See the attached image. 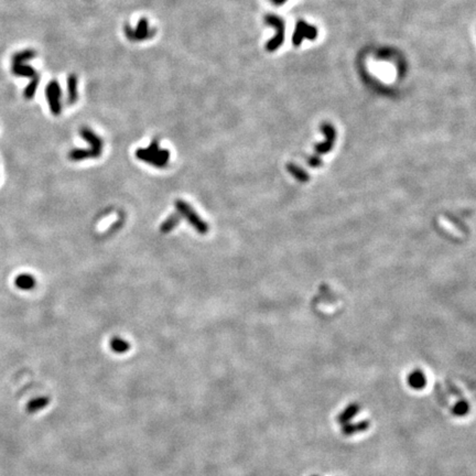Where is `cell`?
I'll return each instance as SVG.
<instances>
[{"label": "cell", "instance_id": "16", "mask_svg": "<svg viewBox=\"0 0 476 476\" xmlns=\"http://www.w3.org/2000/svg\"><path fill=\"white\" fill-rule=\"evenodd\" d=\"M37 57V52L31 49L22 50L19 52L12 55V64H18V63H27L30 60L35 59Z\"/></svg>", "mask_w": 476, "mask_h": 476}, {"label": "cell", "instance_id": "25", "mask_svg": "<svg viewBox=\"0 0 476 476\" xmlns=\"http://www.w3.org/2000/svg\"><path fill=\"white\" fill-rule=\"evenodd\" d=\"M312 476H317V475H312Z\"/></svg>", "mask_w": 476, "mask_h": 476}, {"label": "cell", "instance_id": "12", "mask_svg": "<svg viewBox=\"0 0 476 476\" xmlns=\"http://www.w3.org/2000/svg\"><path fill=\"white\" fill-rule=\"evenodd\" d=\"M11 72L16 76H20V78H28V79H33L35 76L38 75L37 71L35 70V67H32L31 65L27 64V63H18V64H12Z\"/></svg>", "mask_w": 476, "mask_h": 476}, {"label": "cell", "instance_id": "6", "mask_svg": "<svg viewBox=\"0 0 476 476\" xmlns=\"http://www.w3.org/2000/svg\"><path fill=\"white\" fill-rule=\"evenodd\" d=\"M45 96L48 104L50 106V110L54 116H59L62 112V104H61V97L62 91L61 86L58 80H51L45 88Z\"/></svg>", "mask_w": 476, "mask_h": 476}, {"label": "cell", "instance_id": "22", "mask_svg": "<svg viewBox=\"0 0 476 476\" xmlns=\"http://www.w3.org/2000/svg\"><path fill=\"white\" fill-rule=\"evenodd\" d=\"M445 384H446V387H448V389H449L450 394H452L453 396H456V398H458V399H464V396H463V394H462L461 390L458 389L457 387H456V385H454L451 380L446 379Z\"/></svg>", "mask_w": 476, "mask_h": 476}, {"label": "cell", "instance_id": "7", "mask_svg": "<svg viewBox=\"0 0 476 476\" xmlns=\"http://www.w3.org/2000/svg\"><path fill=\"white\" fill-rule=\"evenodd\" d=\"M317 37V29L314 27V25L309 24L305 22V21L301 20L297 23L295 35H293L292 38V42L296 46H299L301 43H302V41L304 39L314 40Z\"/></svg>", "mask_w": 476, "mask_h": 476}, {"label": "cell", "instance_id": "24", "mask_svg": "<svg viewBox=\"0 0 476 476\" xmlns=\"http://www.w3.org/2000/svg\"><path fill=\"white\" fill-rule=\"evenodd\" d=\"M271 1H273L275 3V5H278L279 6V5H283V3L286 2L287 0H271Z\"/></svg>", "mask_w": 476, "mask_h": 476}, {"label": "cell", "instance_id": "10", "mask_svg": "<svg viewBox=\"0 0 476 476\" xmlns=\"http://www.w3.org/2000/svg\"><path fill=\"white\" fill-rule=\"evenodd\" d=\"M360 410V406L357 402H352L344 409L337 416V422L343 426V424L348 423L352 419H354L356 415Z\"/></svg>", "mask_w": 476, "mask_h": 476}, {"label": "cell", "instance_id": "3", "mask_svg": "<svg viewBox=\"0 0 476 476\" xmlns=\"http://www.w3.org/2000/svg\"><path fill=\"white\" fill-rule=\"evenodd\" d=\"M174 206L177 208V213L180 214L182 218H186L190 225L195 228L198 234H206L208 232V225L204 222V220L199 218L197 214L192 207H191L188 203L182 201V199H178V201L174 202Z\"/></svg>", "mask_w": 476, "mask_h": 476}, {"label": "cell", "instance_id": "13", "mask_svg": "<svg viewBox=\"0 0 476 476\" xmlns=\"http://www.w3.org/2000/svg\"><path fill=\"white\" fill-rule=\"evenodd\" d=\"M15 284L20 290H32L36 287L37 281L33 276L29 274H21L15 279Z\"/></svg>", "mask_w": 476, "mask_h": 476}, {"label": "cell", "instance_id": "2", "mask_svg": "<svg viewBox=\"0 0 476 476\" xmlns=\"http://www.w3.org/2000/svg\"><path fill=\"white\" fill-rule=\"evenodd\" d=\"M321 129L323 131V134H324V136H325L324 142L317 144L316 146V154H314V156L311 157V159L308 161V163L313 168L318 167V165L321 164L320 155L327 154V152H329L331 149H332V147L334 146L335 138H337V131H335V129L333 128L332 125L323 124L321 127Z\"/></svg>", "mask_w": 476, "mask_h": 476}, {"label": "cell", "instance_id": "4", "mask_svg": "<svg viewBox=\"0 0 476 476\" xmlns=\"http://www.w3.org/2000/svg\"><path fill=\"white\" fill-rule=\"evenodd\" d=\"M124 30H125V35L127 37V39L133 42L148 40L154 37L156 33V30L150 28V25H149V22L146 18L140 19L138 24L136 25V28H133L129 24H126Z\"/></svg>", "mask_w": 476, "mask_h": 476}, {"label": "cell", "instance_id": "19", "mask_svg": "<svg viewBox=\"0 0 476 476\" xmlns=\"http://www.w3.org/2000/svg\"><path fill=\"white\" fill-rule=\"evenodd\" d=\"M39 83H40V76L39 75H37L33 79H30L29 84L27 85V86H25L24 92H23V95H24L25 99H33V96H35L36 93H37L38 86H39Z\"/></svg>", "mask_w": 476, "mask_h": 476}, {"label": "cell", "instance_id": "1", "mask_svg": "<svg viewBox=\"0 0 476 476\" xmlns=\"http://www.w3.org/2000/svg\"><path fill=\"white\" fill-rule=\"evenodd\" d=\"M136 157L156 168H164L169 163L170 152L160 147L158 139H154L147 148H139L136 151Z\"/></svg>", "mask_w": 476, "mask_h": 476}, {"label": "cell", "instance_id": "8", "mask_svg": "<svg viewBox=\"0 0 476 476\" xmlns=\"http://www.w3.org/2000/svg\"><path fill=\"white\" fill-rule=\"evenodd\" d=\"M79 135L82 136L84 140L89 144V151L92 152L93 158H99L103 151V140L99 135H96L94 131L88 127H83L79 130Z\"/></svg>", "mask_w": 476, "mask_h": 476}, {"label": "cell", "instance_id": "11", "mask_svg": "<svg viewBox=\"0 0 476 476\" xmlns=\"http://www.w3.org/2000/svg\"><path fill=\"white\" fill-rule=\"evenodd\" d=\"M408 384L414 389H423L427 385V377L420 369H416L408 376Z\"/></svg>", "mask_w": 476, "mask_h": 476}, {"label": "cell", "instance_id": "18", "mask_svg": "<svg viewBox=\"0 0 476 476\" xmlns=\"http://www.w3.org/2000/svg\"><path fill=\"white\" fill-rule=\"evenodd\" d=\"M180 219H181L180 214L178 213L172 214L171 216H169V218L164 220L162 225H161L160 231L162 232L163 234H168L170 232H172L173 229L178 226V223H180Z\"/></svg>", "mask_w": 476, "mask_h": 476}, {"label": "cell", "instance_id": "14", "mask_svg": "<svg viewBox=\"0 0 476 476\" xmlns=\"http://www.w3.org/2000/svg\"><path fill=\"white\" fill-rule=\"evenodd\" d=\"M78 99V78H76L75 74H71L67 78V103L74 104Z\"/></svg>", "mask_w": 476, "mask_h": 476}, {"label": "cell", "instance_id": "17", "mask_svg": "<svg viewBox=\"0 0 476 476\" xmlns=\"http://www.w3.org/2000/svg\"><path fill=\"white\" fill-rule=\"evenodd\" d=\"M110 348L114 353L116 354H125V353L128 352L130 350V344L126 341L124 338L120 337H114L112 341H110Z\"/></svg>", "mask_w": 476, "mask_h": 476}, {"label": "cell", "instance_id": "15", "mask_svg": "<svg viewBox=\"0 0 476 476\" xmlns=\"http://www.w3.org/2000/svg\"><path fill=\"white\" fill-rule=\"evenodd\" d=\"M49 402H50V399L48 397H39V398L32 399V400L27 405V411L29 414H35V412L40 411L48 407Z\"/></svg>", "mask_w": 476, "mask_h": 476}, {"label": "cell", "instance_id": "23", "mask_svg": "<svg viewBox=\"0 0 476 476\" xmlns=\"http://www.w3.org/2000/svg\"><path fill=\"white\" fill-rule=\"evenodd\" d=\"M436 396L437 398H439V400L441 403H443V405L445 407H449V402H448V399L445 398V395L443 393V390H442V388L440 387L439 384H436Z\"/></svg>", "mask_w": 476, "mask_h": 476}, {"label": "cell", "instance_id": "21", "mask_svg": "<svg viewBox=\"0 0 476 476\" xmlns=\"http://www.w3.org/2000/svg\"><path fill=\"white\" fill-rule=\"evenodd\" d=\"M469 411H470V405L465 399H460V400L456 403V406L452 408V412L457 416H465Z\"/></svg>", "mask_w": 476, "mask_h": 476}, {"label": "cell", "instance_id": "9", "mask_svg": "<svg viewBox=\"0 0 476 476\" xmlns=\"http://www.w3.org/2000/svg\"><path fill=\"white\" fill-rule=\"evenodd\" d=\"M371 428V422L368 420H362L358 422H348L342 426V433L344 436H354L357 433H362L367 431Z\"/></svg>", "mask_w": 476, "mask_h": 476}, {"label": "cell", "instance_id": "5", "mask_svg": "<svg viewBox=\"0 0 476 476\" xmlns=\"http://www.w3.org/2000/svg\"><path fill=\"white\" fill-rule=\"evenodd\" d=\"M265 21L267 24L271 25V27L276 29V36L267 42L266 49L267 51H270V52H274L277 49H279L280 46L282 45L284 41V21L283 19L280 18V17L276 15H267L265 17Z\"/></svg>", "mask_w": 476, "mask_h": 476}, {"label": "cell", "instance_id": "20", "mask_svg": "<svg viewBox=\"0 0 476 476\" xmlns=\"http://www.w3.org/2000/svg\"><path fill=\"white\" fill-rule=\"evenodd\" d=\"M69 158L72 161H83L85 159L93 158V156L89 149H73L70 151Z\"/></svg>", "mask_w": 476, "mask_h": 476}]
</instances>
